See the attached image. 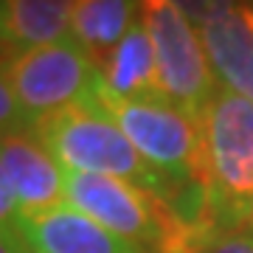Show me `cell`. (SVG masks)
I'll return each instance as SVG.
<instances>
[{"mask_svg":"<svg viewBox=\"0 0 253 253\" xmlns=\"http://www.w3.org/2000/svg\"><path fill=\"white\" fill-rule=\"evenodd\" d=\"M34 132L48 152L68 172L107 174L118 180H129L146 191H155L166 203L177 186L163 177L141 158L132 141L121 132V126L99 104H76L56 110L51 116L34 121ZM183 183V180H180Z\"/></svg>","mask_w":253,"mask_h":253,"instance_id":"cell-1","label":"cell"},{"mask_svg":"<svg viewBox=\"0 0 253 253\" xmlns=\"http://www.w3.org/2000/svg\"><path fill=\"white\" fill-rule=\"evenodd\" d=\"M206 183L214 222L251 219L253 208V99L217 87L200 116Z\"/></svg>","mask_w":253,"mask_h":253,"instance_id":"cell-2","label":"cell"},{"mask_svg":"<svg viewBox=\"0 0 253 253\" xmlns=\"http://www.w3.org/2000/svg\"><path fill=\"white\" fill-rule=\"evenodd\" d=\"M96 104L121 126V132L155 172L174 183H206L203 129L194 116L163 99L161 93L141 99H110L96 90Z\"/></svg>","mask_w":253,"mask_h":253,"instance_id":"cell-3","label":"cell"},{"mask_svg":"<svg viewBox=\"0 0 253 253\" xmlns=\"http://www.w3.org/2000/svg\"><path fill=\"white\" fill-rule=\"evenodd\" d=\"M141 23L155 48L158 93L200 121L219 87L200 31L174 0H141Z\"/></svg>","mask_w":253,"mask_h":253,"instance_id":"cell-4","label":"cell"},{"mask_svg":"<svg viewBox=\"0 0 253 253\" xmlns=\"http://www.w3.org/2000/svg\"><path fill=\"white\" fill-rule=\"evenodd\" d=\"M6 73L31 126L56 110L96 104L99 68L73 37L11 54Z\"/></svg>","mask_w":253,"mask_h":253,"instance_id":"cell-5","label":"cell"},{"mask_svg":"<svg viewBox=\"0 0 253 253\" xmlns=\"http://www.w3.org/2000/svg\"><path fill=\"white\" fill-rule=\"evenodd\" d=\"M14 231L31 253H149L68 203L20 211Z\"/></svg>","mask_w":253,"mask_h":253,"instance_id":"cell-6","label":"cell"},{"mask_svg":"<svg viewBox=\"0 0 253 253\" xmlns=\"http://www.w3.org/2000/svg\"><path fill=\"white\" fill-rule=\"evenodd\" d=\"M0 166L23 211H40L65 203V172L37 138L34 126L0 135Z\"/></svg>","mask_w":253,"mask_h":253,"instance_id":"cell-7","label":"cell"},{"mask_svg":"<svg viewBox=\"0 0 253 253\" xmlns=\"http://www.w3.org/2000/svg\"><path fill=\"white\" fill-rule=\"evenodd\" d=\"M197 31L219 87L253 99V20L248 9H222L200 23Z\"/></svg>","mask_w":253,"mask_h":253,"instance_id":"cell-8","label":"cell"},{"mask_svg":"<svg viewBox=\"0 0 253 253\" xmlns=\"http://www.w3.org/2000/svg\"><path fill=\"white\" fill-rule=\"evenodd\" d=\"M99 68V87L96 90L110 99H141L158 93L155 79V48L149 40V31L135 20V26L126 31V37L110 51Z\"/></svg>","mask_w":253,"mask_h":253,"instance_id":"cell-9","label":"cell"},{"mask_svg":"<svg viewBox=\"0 0 253 253\" xmlns=\"http://www.w3.org/2000/svg\"><path fill=\"white\" fill-rule=\"evenodd\" d=\"M135 17H141V0H76L71 37L96 65L124 40Z\"/></svg>","mask_w":253,"mask_h":253,"instance_id":"cell-10","label":"cell"},{"mask_svg":"<svg viewBox=\"0 0 253 253\" xmlns=\"http://www.w3.org/2000/svg\"><path fill=\"white\" fill-rule=\"evenodd\" d=\"M76 0H9V51L48 45L71 37Z\"/></svg>","mask_w":253,"mask_h":253,"instance_id":"cell-11","label":"cell"},{"mask_svg":"<svg viewBox=\"0 0 253 253\" xmlns=\"http://www.w3.org/2000/svg\"><path fill=\"white\" fill-rule=\"evenodd\" d=\"M194 253H253L251 219L214 222V225L194 242Z\"/></svg>","mask_w":253,"mask_h":253,"instance_id":"cell-12","label":"cell"},{"mask_svg":"<svg viewBox=\"0 0 253 253\" xmlns=\"http://www.w3.org/2000/svg\"><path fill=\"white\" fill-rule=\"evenodd\" d=\"M26 126H31V121L26 118L17 96H14L6 68H0V135L11 132V129H26Z\"/></svg>","mask_w":253,"mask_h":253,"instance_id":"cell-13","label":"cell"},{"mask_svg":"<svg viewBox=\"0 0 253 253\" xmlns=\"http://www.w3.org/2000/svg\"><path fill=\"white\" fill-rule=\"evenodd\" d=\"M20 203H17V194L11 189L9 177L0 166V231H14V222L20 217Z\"/></svg>","mask_w":253,"mask_h":253,"instance_id":"cell-14","label":"cell"},{"mask_svg":"<svg viewBox=\"0 0 253 253\" xmlns=\"http://www.w3.org/2000/svg\"><path fill=\"white\" fill-rule=\"evenodd\" d=\"M183 11H186V17L191 23H206L211 14H217L222 9H231L234 6V0H174Z\"/></svg>","mask_w":253,"mask_h":253,"instance_id":"cell-15","label":"cell"},{"mask_svg":"<svg viewBox=\"0 0 253 253\" xmlns=\"http://www.w3.org/2000/svg\"><path fill=\"white\" fill-rule=\"evenodd\" d=\"M0 253H31L17 231H0Z\"/></svg>","mask_w":253,"mask_h":253,"instance_id":"cell-16","label":"cell"},{"mask_svg":"<svg viewBox=\"0 0 253 253\" xmlns=\"http://www.w3.org/2000/svg\"><path fill=\"white\" fill-rule=\"evenodd\" d=\"M6 51H9V0H0V59H6Z\"/></svg>","mask_w":253,"mask_h":253,"instance_id":"cell-17","label":"cell"},{"mask_svg":"<svg viewBox=\"0 0 253 253\" xmlns=\"http://www.w3.org/2000/svg\"><path fill=\"white\" fill-rule=\"evenodd\" d=\"M245 9H248V14H251V20H253V0H248V3H245Z\"/></svg>","mask_w":253,"mask_h":253,"instance_id":"cell-18","label":"cell"},{"mask_svg":"<svg viewBox=\"0 0 253 253\" xmlns=\"http://www.w3.org/2000/svg\"><path fill=\"white\" fill-rule=\"evenodd\" d=\"M251 225H253V208H251Z\"/></svg>","mask_w":253,"mask_h":253,"instance_id":"cell-19","label":"cell"}]
</instances>
